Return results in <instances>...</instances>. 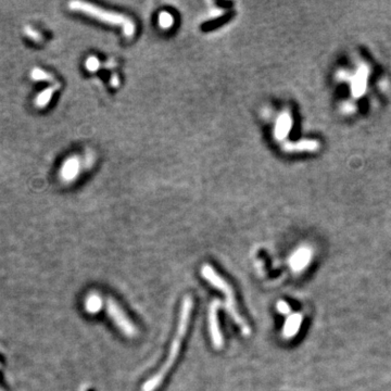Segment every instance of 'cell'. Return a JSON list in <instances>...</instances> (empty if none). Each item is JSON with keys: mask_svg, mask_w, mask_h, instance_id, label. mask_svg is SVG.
Here are the masks:
<instances>
[{"mask_svg": "<svg viewBox=\"0 0 391 391\" xmlns=\"http://www.w3.org/2000/svg\"><path fill=\"white\" fill-rule=\"evenodd\" d=\"M192 308H193L192 298L189 295L186 296L182 302L179 326H177V332L172 341L171 349H170V352H168L167 359L165 363L163 364V366L160 368V371L157 373V374L146 381L143 388H141V391H155L157 388H159L160 385L163 383L167 373L170 372V370L174 365V363L177 357H179V353L181 351V346L184 340V337L186 333H187Z\"/></svg>", "mask_w": 391, "mask_h": 391, "instance_id": "1", "label": "cell"}, {"mask_svg": "<svg viewBox=\"0 0 391 391\" xmlns=\"http://www.w3.org/2000/svg\"><path fill=\"white\" fill-rule=\"evenodd\" d=\"M201 275L209 284L222 291L225 295V303L224 308L227 310L228 314L234 319V322L241 327V330L245 336L250 335V327L246 323L245 318L239 314L237 309V303L235 299V293L233 288L230 287L229 284L215 272V270L209 264H204L201 268Z\"/></svg>", "mask_w": 391, "mask_h": 391, "instance_id": "2", "label": "cell"}, {"mask_svg": "<svg viewBox=\"0 0 391 391\" xmlns=\"http://www.w3.org/2000/svg\"><path fill=\"white\" fill-rule=\"evenodd\" d=\"M70 8L74 11L82 12L86 15H90L96 20H99L103 23L106 24H111V25H119L123 29L124 35L126 37H133L136 32V25L133 22L132 19H128L127 16L120 14V13H115V12H110L103 10V9L94 6L92 4H86L82 2H74L71 3Z\"/></svg>", "mask_w": 391, "mask_h": 391, "instance_id": "3", "label": "cell"}, {"mask_svg": "<svg viewBox=\"0 0 391 391\" xmlns=\"http://www.w3.org/2000/svg\"><path fill=\"white\" fill-rule=\"evenodd\" d=\"M106 312H108L109 316L115 323V325H117L126 336L133 337L136 335V327L129 321L128 317L124 313V311L117 303V301L113 300L112 298L106 299Z\"/></svg>", "mask_w": 391, "mask_h": 391, "instance_id": "4", "label": "cell"}, {"mask_svg": "<svg viewBox=\"0 0 391 391\" xmlns=\"http://www.w3.org/2000/svg\"><path fill=\"white\" fill-rule=\"evenodd\" d=\"M223 306V303L220 300H213L209 307V328H210V335L212 338V342L214 348L216 350H220L223 348L224 340L223 336H222L220 325H219V309Z\"/></svg>", "mask_w": 391, "mask_h": 391, "instance_id": "5", "label": "cell"}, {"mask_svg": "<svg viewBox=\"0 0 391 391\" xmlns=\"http://www.w3.org/2000/svg\"><path fill=\"white\" fill-rule=\"evenodd\" d=\"M311 257H312V251H311V249L307 247L299 248L289 259V264L292 271L297 273L303 271L311 262Z\"/></svg>", "mask_w": 391, "mask_h": 391, "instance_id": "6", "label": "cell"}, {"mask_svg": "<svg viewBox=\"0 0 391 391\" xmlns=\"http://www.w3.org/2000/svg\"><path fill=\"white\" fill-rule=\"evenodd\" d=\"M302 321H303V316H302L301 313H292L288 315L283 328L284 338L291 339L297 336L302 325Z\"/></svg>", "mask_w": 391, "mask_h": 391, "instance_id": "7", "label": "cell"}, {"mask_svg": "<svg viewBox=\"0 0 391 391\" xmlns=\"http://www.w3.org/2000/svg\"><path fill=\"white\" fill-rule=\"evenodd\" d=\"M79 172V160L76 157L69 158L63 163L61 170L62 179L66 181H73Z\"/></svg>", "mask_w": 391, "mask_h": 391, "instance_id": "8", "label": "cell"}, {"mask_svg": "<svg viewBox=\"0 0 391 391\" xmlns=\"http://www.w3.org/2000/svg\"><path fill=\"white\" fill-rule=\"evenodd\" d=\"M291 127V118L288 113H283L277 120L276 127H275V136L277 139H284L290 131Z\"/></svg>", "mask_w": 391, "mask_h": 391, "instance_id": "9", "label": "cell"}, {"mask_svg": "<svg viewBox=\"0 0 391 391\" xmlns=\"http://www.w3.org/2000/svg\"><path fill=\"white\" fill-rule=\"evenodd\" d=\"M366 78H367V71L366 68H361L358 74L355 75L353 83H352V92L354 96H361L366 87Z\"/></svg>", "mask_w": 391, "mask_h": 391, "instance_id": "10", "label": "cell"}, {"mask_svg": "<svg viewBox=\"0 0 391 391\" xmlns=\"http://www.w3.org/2000/svg\"><path fill=\"white\" fill-rule=\"evenodd\" d=\"M102 308V299L98 293H91L85 301V309L88 313L96 314Z\"/></svg>", "mask_w": 391, "mask_h": 391, "instance_id": "11", "label": "cell"}, {"mask_svg": "<svg viewBox=\"0 0 391 391\" xmlns=\"http://www.w3.org/2000/svg\"><path fill=\"white\" fill-rule=\"evenodd\" d=\"M173 23H174V17L171 13L163 11L159 14V25L161 26V29L163 30L171 29Z\"/></svg>", "mask_w": 391, "mask_h": 391, "instance_id": "12", "label": "cell"}, {"mask_svg": "<svg viewBox=\"0 0 391 391\" xmlns=\"http://www.w3.org/2000/svg\"><path fill=\"white\" fill-rule=\"evenodd\" d=\"M52 94H53V91H51V90H46V91H44V92L38 96V98H37V103H38V105H40V106L46 105V104L50 101L51 97H52Z\"/></svg>", "mask_w": 391, "mask_h": 391, "instance_id": "13", "label": "cell"}, {"mask_svg": "<svg viewBox=\"0 0 391 391\" xmlns=\"http://www.w3.org/2000/svg\"><path fill=\"white\" fill-rule=\"evenodd\" d=\"M85 66H86V69L90 71V72H95V71H97L100 67V61L98 60L96 57L92 56L86 60Z\"/></svg>", "mask_w": 391, "mask_h": 391, "instance_id": "14", "label": "cell"}, {"mask_svg": "<svg viewBox=\"0 0 391 391\" xmlns=\"http://www.w3.org/2000/svg\"><path fill=\"white\" fill-rule=\"evenodd\" d=\"M317 144L315 141H302L298 145H293V149L296 150H314L316 149Z\"/></svg>", "mask_w": 391, "mask_h": 391, "instance_id": "15", "label": "cell"}, {"mask_svg": "<svg viewBox=\"0 0 391 391\" xmlns=\"http://www.w3.org/2000/svg\"><path fill=\"white\" fill-rule=\"evenodd\" d=\"M277 310L279 311V312L281 314H285V315H290V312H291V308L289 307V305L287 303L286 301H278L277 302V306H276Z\"/></svg>", "mask_w": 391, "mask_h": 391, "instance_id": "16", "label": "cell"}, {"mask_svg": "<svg viewBox=\"0 0 391 391\" xmlns=\"http://www.w3.org/2000/svg\"><path fill=\"white\" fill-rule=\"evenodd\" d=\"M33 77H34V79H39V81H44V79H45V81H47V79H48L47 73L46 72H42V71H40L38 69L34 70Z\"/></svg>", "mask_w": 391, "mask_h": 391, "instance_id": "17", "label": "cell"}, {"mask_svg": "<svg viewBox=\"0 0 391 391\" xmlns=\"http://www.w3.org/2000/svg\"><path fill=\"white\" fill-rule=\"evenodd\" d=\"M222 13H223V11L216 10V9H214V10H212V11H211V16H212V17H216V16H220Z\"/></svg>", "mask_w": 391, "mask_h": 391, "instance_id": "18", "label": "cell"}, {"mask_svg": "<svg viewBox=\"0 0 391 391\" xmlns=\"http://www.w3.org/2000/svg\"><path fill=\"white\" fill-rule=\"evenodd\" d=\"M81 391H86V387H84V388H83Z\"/></svg>", "mask_w": 391, "mask_h": 391, "instance_id": "19", "label": "cell"}]
</instances>
